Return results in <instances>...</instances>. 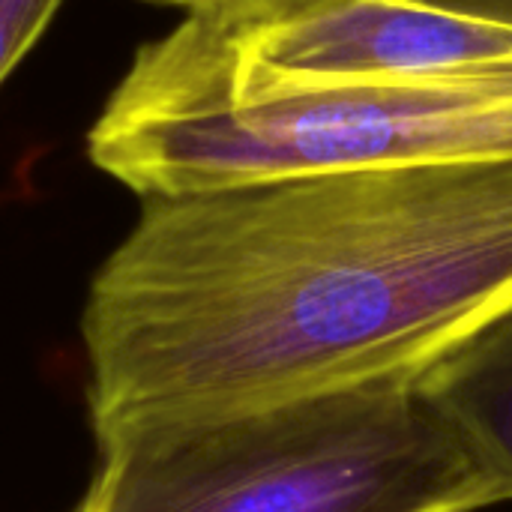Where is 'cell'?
Segmentation results:
<instances>
[{
    "instance_id": "8",
    "label": "cell",
    "mask_w": 512,
    "mask_h": 512,
    "mask_svg": "<svg viewBox=\"0 0 512 512\" xmlns=\"http://www.w3.org/2000/svg\"><path fill=\"white\" fill-rule=\"evenodd\" d=\"M417 3L462 12V15H477V18L510 24L512 27V0H417Z\"/></svg>"
},
{
    "instance_id": "2",
    "label": "cell",
    "mask_w": 512,
    "mask_h": 512,
    "mask_svg": "<svg viewBox=\"0 0 512 512\" xmlns=\"http://www.w3.org/2000/svg\"><path fill=\"white\" fill-rule=\"evenodd\" d=\"M87 153L141 198L324 171L512 162V75L279 87L237 66L228 21L183 15L135 51Z\"/></svg>"
},
{
    "instance_id": "7",
    "label": "cell",
    "mask_w": 512,
    "mask_h": 512,
    "mask_svg": "<svg viewBox=\"0 0 512 512\" xmlns=\"http://www.w3.org/2000/svg\"><path fill=\"white\" fill-rule=\"evenodd\" d=\"M150 3L177 6L186 15H204V18H219L231 24H252V21H264L288 9H297L309 0H150Z\"/></svg>"
},
{
    "instance_id": "4",
    "label": "cell",
    "mask_w": 512,
    "mask_h": 512,
    "mask_svg": "<svg viewBox=\"0 0 512 512\" xmlns=\"http://www.w3.org/2000/svg\"><path fill=\"white\" fill-rule=\"evenodd\" d=\"M237 66L279 87H384L512 75V27L417 0H309L231 24Z\"/></svg>"
},
{
    "instance_id": "6",
    "label": "cell",
    "mask_w": 512,
    "mask_h": 512,
    "mask_svg": "<svg viewBox=\"0 0 512 512\" xmlns=\"http://www.w3.org/2000/svg\"><path fill=\"white\" fill-rule=\"evenodd\" d=\"M63 0H0V87L45 33Z\"/></svg>"
},
{
    "instance_id": "1",
    "label": "cell",
    "mask_w": 512,
    "mask_h": 512,
    "mask_svg": "<svg viewBox=\"0 0 512 512\" xmlns=\"http://www.w3.org/2000/svg\"><path fill=\"white\" fill-rule=\"evenodd\" d=\"M512 303V162L144 198L84 306L93 432L417 375Z\"/></svg>"
},
{
    "instance_id": "3",
    "label": "cell",
    "mask_w": 512,
    "mask_h": 512,
    "mask_svg": "<svg viewBox=\"0 0 512 512\" xmlns=\"http://www.w3.org/2000/svg\"><path fill=\"white\" fill-rule=\"evenodd\" d=\"M75 512H477L495 495L417 375L96 435Z\"/></svg>"
},
{
    "instance_id": "5",
    "label": "cell",
    "mask_w": 512,
    "mask_h": 512,
    "mask_svg": "<svg viewBox=\"0 0 512 512\" xmlns=\"http://www.w3.org/2000/svg\"><path fill=\"white\" fill-rule=\"evenodd\" d=\"M417 384L495 501H512V303L423 366Z\"/></svg>"
}]
</instances>
